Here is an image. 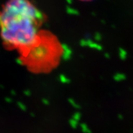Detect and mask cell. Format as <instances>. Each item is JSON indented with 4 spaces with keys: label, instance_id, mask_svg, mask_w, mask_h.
<instances>
[{
    "label": "cell",
    "instance_id": "6da1fadb",
    "mask_svg": "<svg viewBox=\"0 0 133 133\" xmlns=\"http://www.w3.org/2000/svg\"><path fill=\"white\" fill-rule=\"evenodd\" d=\"M39 14L29 0H8L0 11V35L8 48L33 46L37 38Z\"/></svg>",
    "mask_w": 133,
    "mask_h": 133
}]
</instances>
